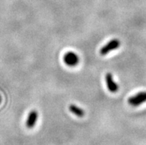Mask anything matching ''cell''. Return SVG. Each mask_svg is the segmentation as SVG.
Returning <instances> with one entry per match:
<instances>
[{"label":"cell","instance_id":"obj_1","mask_svg":"<svg viewBox=\"0 0 146 145\" xmlns=\"http://www.w3.org/2000/svg\"><path fill=\"white\" fill-rule=\"evenodd\" d=\"M121 45L120 41L118 39H113L109 41L106 44H105L100 50V55L106 56L115 50L118 49Z\"/></svg>","mask_w":146,"mask_h":145},{"label":"cell","instance_id":"obj_2","mask_svg":"<svg viewBox=\"0 0 146 145\" xmlns=\"http://www.w3.org/2000/svg\"><path fill=\"white\" fill-rule=\"evenodd\" d=\"M128 102L132 107H139L146 102V91H141L137 93L134 96L128 99Z\"/></svg>","mask_w":146,"mask_h":145},{"label":"cell","instance_id":"obj_3","mask_svg":"<svg viewBox=\"0 0 146 145\" xmlns=\"http://www.w3.org/2000/svg\"><path fill=\"white\" fill-rule=\"evenodd\" d=\"M64 62L69 67H76L80 63V57L74 52H68L63 57Z\"/></svg>","mask_w":146,"mask_h":145},{"label":"cell","instance_id":"obj_4","mask_svg":"<svg viewBox=\"0 0 146 145\" xmlns=\"http://www.w3.org/2000/svg\"><path fill=\"white\" fill-rule=\"evenodd\" d=\"M106 82L107 85V87L110 92L112 93H115L119 90V85L113 79V74L111 73H107L106 75Z\"/></svg>","mask_w":146,"mask_h":145},{"label":"cell","instance_id":"obj_5","mask_svg":"<svg viewBox=\"0 0 146 145\" xmlns=\"http://www.w3.org/2000/svg\"><path fill=\"white\" fill-rule=\"evenodd\" d=\"M38 116H39V114L36 110H31L28 114L27 120H26V127L29 129H32L35 127L37 120H38Z\"/></svg>","mask_w":146,"mask_h":145},{"label":"cell","instance_id":"obj_6","mask_svg":"<svg viewBox=\"0 0 146 145\" xmlns=\"http://www.w3.org/2000/svg\"><path fill=\"white\" fill-rule=\"evenodd\" d=\"M69 110L70 112L72 113L74 115L76 116L77 117L82 118L85 116V111L82 108L80 107L76 106V105H74V104H71V105L69 106Z\"/></svg>","mask_w":146,"mask_h":145}]
</instances>
